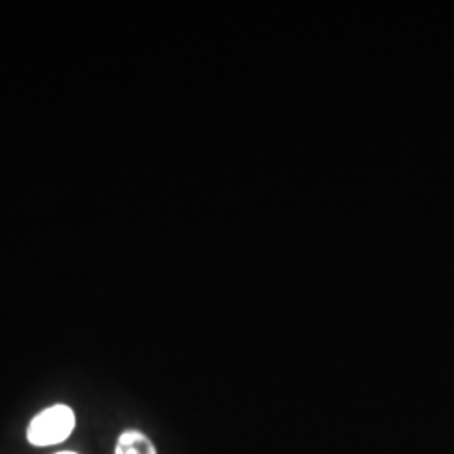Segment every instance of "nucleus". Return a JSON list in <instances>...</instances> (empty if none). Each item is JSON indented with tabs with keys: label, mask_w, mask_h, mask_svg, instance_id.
Instances as JSON below:
<instances>
[{
	"label": "nucleus",
	"mask_w": 454,
	"mask_h": 454,
	"mask_svg": "<svg viewBox=\"0 0 454 454\" xmlns=\"http://www.w3.org/2000/svg\"><path fill=\"white\" fill-rule=\"evenodd\" d=\"M76 424L69 406L56 404L41 411L27 427V441L34 446L59 444L71 436Z\"/></svg>",
	"instance_id": "obj_1"
},
{
	"label": "nucleus",
	"mask_w": 454,
	"mask_h": 454,
	"mask_svg": "<svg viewBox=\"0 0 454 454\" xmlns=\"http://www.w3.org/2000/svg\"><path fill=\"white\" fill-rule=\"evenodd\" d=\"M114 454H157V448L144 433L127 429L116 439Z\"/></svg>",
	"instance_id": "obj_2"
},
{
	"label": "nucleus",
	"mask_w": 454,
	"mask_h": 454,
	"mask_svg": "<svg viewBox=\"0 0 454 454\" xmlns=\"http://www.w3.org/2000/svg\"><path fill=\"white\" fill-rule=\"evenodd\" d=\"M56 454H78V453H73V451H59V453Z\"/></svg>",
	"instance_id": "obj_3"
}]
</instances>
